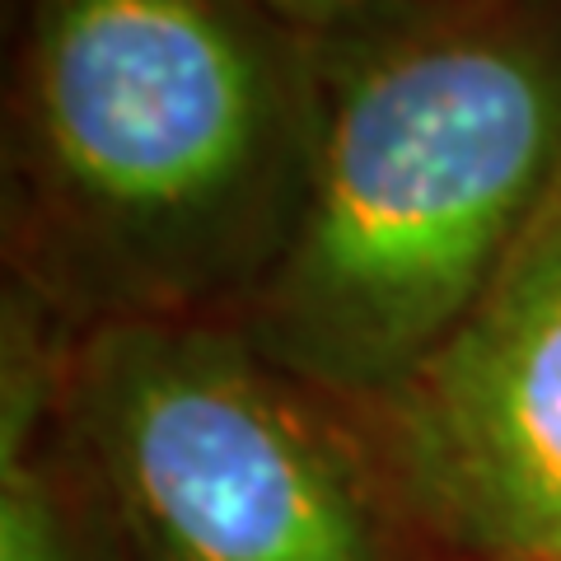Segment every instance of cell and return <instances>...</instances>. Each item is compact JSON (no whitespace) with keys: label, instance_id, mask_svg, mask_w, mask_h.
<instances>
[{"label":"cell","instance_id":"1","mask_svg":"<svg viewBox=\"0 0 561 561\" xmlns=\"http://www.w3.org/2000/svg\"><path fill=\"white\" fill-rule=\"evenodd\" d=\"M319 131V47L262 0H5V280L76 332L230 323L300 225Z\"/></svg>","mask_w":561,"mask_h":561},{"label":"cell","instance_id":"2","mask_svg":"<svg viewBox=\"0 0 561 561\" xmlns=\"http://www.w3.org/2000/svg\"><path fill=\"white\" fill-rule=\"evenodd\" d=\"M313 47L309 197L230 323L365 408L449 337L561 187V0H440Z\"/></svg>","mask_w":561,"mask_h":561},{"label":"cell","instance_id":"3","mask_svg":"<svg viewBox=\"0 0 561 561\" xmlns=\"http://www.w3.org/2000/svg\"><path fill=\"white\" fill-rule=\"evenodd\" d=\"M61 421L108 561H459L351 402L220 319L76 332Z\"/></svg>","mask_w":561,"mask_h":561},{"label":"cell","instance_id":"4","mask_svg":"<svg viewBox=\"0 0 561 561\" xmlns=\"http://www.w3.org/2000/svg\"><path fill=\"white\" fill-rule=\"evenodd\" d=\"M356 416L449 557L561 561V187L449 337Z\"/></svg>","mask_w":561,"mask_h":561},{"label":"cell","instance_id":"5","mask_svg":"<svg viewBox=\"0 0 561 561\" xmlns=\"http://www.w3.org/2000/svg\"><path fill=\"white\" fill-rule=\"evenodd\" d=\"M76 328L38 295L0 290V561H108L61 421Z\"/></svg>","mask_w":561,"mask_h":561},{"label":"cell","instance_id":"6","mask_svg":"<svg viewBox=\"0 0 561 561\" xmlns=\"http://www.w3.org/2000/svg\"><path fill=\"white\" fill-rule=\"evenodd\" d=\"M262 5H272L305 38L328 43V38H342V33H360V28L402 20L412 10L440 5V0H262Z\"/></svg>","mask_w":561,"mask_h":561}]
</instances>
